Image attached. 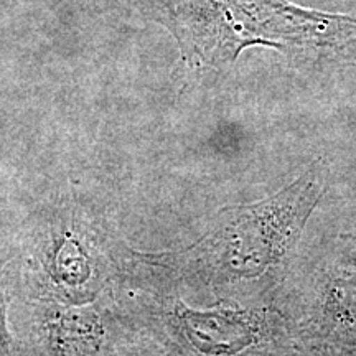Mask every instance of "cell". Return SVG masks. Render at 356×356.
<instances>
[{
    "label": "cell",
    "instance_id": "obj_5",
    "mask_svg": "<svg viewBox=\"0 0 356 356\" xmlns=\"http://www.w3.org/2000/svg\"><path fill=\"white\" fill-rule=\"evenodd\" d=\"M317 328L325 333L356 338V270L332 274L317 297Z\"/></svg>",
    "mask_w": 356,
    "mask_h": 356
},
{
    "label": "cell",
    "instance_id": "obj_3",
    "mask_svg": "<svg viewBox=\"0 0 356 356\" xmlns=\"http://www.w3.org/2000/svg\"><path fill=\"white\" fill-rule=\"evenodd\" d=\"M190 70H225L246 48L335 51L356 44V17L291 0H152Z\"/></svg>",
    "mask_w": 356,
    "mask_h": 356
},
{
    "label": "cell",
    "instance_id": "obj_1",
    "mask_svg": "<svg viewBox=\"0 0 356 356\" xmlns=\"http://www.w3.org/2000/svg\"><path fill=\"white\" fill-rule=\"evenodd\" d=\"M315 170L254 203L222 208L211 226L190 246L165 252L129 249L145 273L173 287L211 291L259 279L296 248L322 197Z\"/></svg>",
    "mask_w": 356,
    "mask_h": 356
},
{
    "label": "cell",
    "instance_id": "obj_2",
    "mask_svg": "<svg viewBox=\"0 0 356 356\" xmlns=\"http://www.w3.org/2000/svg\"><path fill=\"white\" fill-rule=\"evenodd\" d=\"M126 249L104 213L83 195L70 191L44 202L25 218L6 252L12 297L61 305L111 299Z\"/></svg>",
    "mask_w": 356,
    "mask_h": 356
},
{
    "label": "cell",
    "instance_id": "obj_7",
    "mask_svg": "<svg viewBox=\"0 0 356 356\" xmlns=\"http://www.w3.org/2000/svg\"><path fill=\"white\" fill-rule=\"evenodd\" d=\"M343 356H356V346H355V348H351L350 351H346Z\"/></svg>",
    "mask_w": 356,
    "mask_h": 356
},
{
    "label": "cell",
    "instance_id": "obj_6",
    "mask_svg": "<svg viewBox=\"0 0 356 356\" xmlns=\"http://www.w3.org/2000/svg\"><path fill=\"white\" fill-rule=\"evenodd\" d=\"M12 292L13 287L7 256L0 254V356H20L10 325Z\"/></svg>",
    "mask_w": 356,
    "mask_h": 356
},
{
    "label": "cell",
    "instance_id": "obj_4",
    "mask_svg": "<svg viewBox=\"0 0 356 356\" xmlns=\"http://www.w3.org/2000/svg\"><path fill=\"white\" fill-rule=\"evenodd\" d=\"M10 325L20 356H119L127 335L114 296L86 305L12 297Z\"/></svg>",
    "mask_w": 356,
    "mask_h": 356
}]
</instances>
